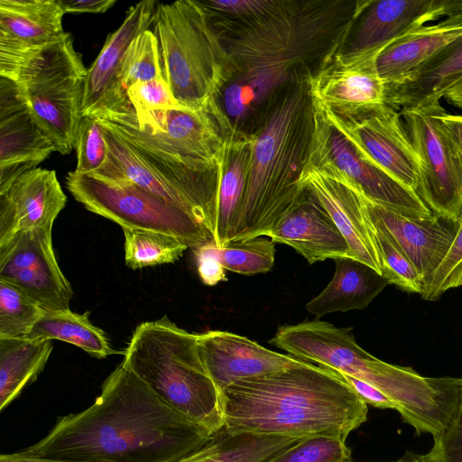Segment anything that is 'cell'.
<instances>
[{"label": "cell", "instance_id": "cell-46", "mask_svg": "<svg viewBox=\"0 0 462 462\" xmlns=\"http://www.w3.org/2000/svg\"><path fill=\"white\" fill-rule=\"evenodd\" d=\"M444 99L450 105L462 108V79L446 93Z\"/></svg>", "mask_w": 462, "mask_h": 462}, {"label": "cell", "instance_id": "cell-21", "mask_svg": "<svg viewBox=\"0 0 462 462\" xmlns=\"http://www.w3.org/2000/svg\"><path fill=\"white\" fill-rule=\"evenodd\" d=\"M67 197L55 171L35 168L0 194V247L19 232L52 229Z\"/></svg>", "mask_w": 462, "mask_h": 462}, {"label": "cell", "instance_id": "cell-18", "mask_svg": "<svg viewBox=\"0 0 462 462\" xmlns=\"http://www.w3.org/2000/svg\"><path fill=\"white\" fill-rule=\"evenodd\" d=\"M56 146L42 127L17 85L0 77V194L33 170Z\"/></svg>", "mask_w": 462, "mask_h": 462}, {"label": "cell", "instance_id": "cell-5", "mask_svg": "<svg viewBox=\"0 0 462 462\" xmlns=\"http://www.w3.org/2000/svg\"><path fill=\"white\" fill-rule=\"evenodd\" d=\"M122 364L157 396L197 425L216 435L224 429L221 394L201 360L198 334L166 315L141 323Z\"/></svg>", "mask_w": 462, "mask_h": 462}, {"label": "cell", "instance_id": "cell-14", "mask_svg": "<svg viewBox=\"0 0 462 462\" xmlns=\"http://www.w3.org/2000/svg\"><path fill=\"white\" fill-rule=\"evenodd\" d=\"M383 49L337 51L311 77L313 99L340 117L357 116L388 105V85L377 69Z\"/></svg>", "mask_w": 462, "mask_h": 462}, {"label": "cell", "instance_id": "cell-12", "mask_svg": "<svg viewBox=\"0 0 462 462\" xmlns=\"http://www.w3.org/2000/svg\"><path fill=\"white\" fill-rule=\"evenodd\" d=\"M313 104L314 126L305 167H332L353 182L369 201L402 215L415 218L433 215L415 191L365 157L328 120L314 99Z\"/></svg>", "mask_w": 462, "mask_h": 462}, {"label": "cell", "instance_id": "cell-44", "mask_svg": "<svg viewBox=\"0 0 462 462\" xmlns=\"http://www.w3.org/2000/svg\"><path fill=\"white\" fill-rule=\"evenodd\" d=\"M440 119L445 132L462 155V116L451 115L444 110Z\"/></svg>", "mask_w": 462, "mask_h": 462}, {"label": "cell", "instance_id": "cell-11", "mask_svg": "<svg viewBox=\"0 0 462 462\" xmlns=\"http://www.w3.org/2000/svg\"><path fill=\"white\" fill-rule=\"evenodd\" d=\"M440 101L401 111L420 161L416 193L434 215L458 222L462 208V155L444 130Z\"/></svg>", "mask_w": 462, "mask_h": 462}, {"label": "cell", "instance_id": "cell-22", "mask_svg": "<svg viewBox=\"0 0 462 462\" xmlns=\"http://www.w3.org/2000/svg\"><path fill=\"white\" fill-rule=\"evenodd\" d=\"M291 246L309 263L347 257L348 246L331 217L308 187L266 236Z\"/></svg>", "mask_w": 462, "mask_h": 462}, {"label": "cell", "instance_id": "cell-37", "mask_svg": "<svg viewBox=\"0 0 462 462\" xmlns=\"http://www.w3.org/2000/svg\"><path fill=\"white\" fill-rule=\"evenodd\" d=\"M77 166L82 174L97 172L107 160V145L103 127L95 116H82L76 140Z\"/></svg>", "mask_w": 462, "mask_h": 462}, {"label": "cell", "instance_id": "cell-39", "mask_svg": "<svg viewBox=\"0 0 462 462\" xmlns=\"http://www.w3.org/2000/svg\"><path fill=\"white\" fill-rule=\"evenodd\" d=\"M433 439L430 450L420 455L423 462H462V395L452 420Z\"/></svg>", "mask_w": 462, "mask_h": 462}, {"label": "cell", "instance_id": "cell-25", "mask_svg": "<svg viewBox=\"0 0 462 462\" xmlns=\"http://www.w3.org/2000/svg\"><path fill=\"white\" fill-rule=\"evenodd\" d=\"M460 36L462 11L411 31L380 52L379 75L387 84L398 82Z\"/></svg>", "mask_w": 462, "mask_h": 462}, {"label": "cell", "instance_id": "cell-42", "mask_svg": "<svg viewBox=\"0 0 462 462\" xmlns=\"http://www.w3.org/2000/svg\"><path fill=\"white\" fill-rule=\"evenodd\" d=\"M339 374L367 405L380 409L395 410L394 403L373 385L350 375Z\"/></svg>", "mask_w": 462, "mask_h": 462}, {"label": "cell", "instance_id": "cell-29", "mask_svg": "<svg viewBox=\"0 0 462 462\" xmlns=\"http://www.w3.org/2000/svg\"><path fill=\"white\" fill-rule=\"evenodd\" d=\"M53 348L52 340L0 337V411L44 369Z\"/></svg>", "mask_w": 462, "mask_h": 462}, {"label": "cell", "instance_id": "cell-31", "mask_svg": "<svg viewBox=\"0 0 462 462\" xmlns=\"http://www.w3.org/2000/svg\"><path fill=\"white\" fill-rule=\"evenodd\" d=\"M125 261L133 269L171 263L189 248L179 238L149 230L123 228Z\"/></svg>", "mask_w": 462, "mask_h": 462}, {"label": "cell", "instance_id": "cell-36", "mask_svg": "<svg viewBox=\"0 0 462 462\" xmlns=\"http://www.w3.org/2000/svg\"><path fill=\"white\" fill-rule=\"evenodd\" d=\"M351 450L346 441L326 436L309 437L265 462H347Z\"/></svg>", "mask_w": 462, "mask_h": 462}, {"label": "cell", "instance_id": "cell-3", "mask_svg": "<svg viewBox=\"0 0 462 462\" xmlns=\"http://www.w3.org/2000/svg\"><path fill=\"white\" fill-rule=\"evenodd\" d=\"M224 430L346 441L367 420V404L331 369L304 362L239 380L222 393Z\"/></svg>", "mask_w": 462, "mask_h": 462}, {"label": "cell", "instance_id": "cell-19", "mask_svg": "<svg viewBox=\"0 0 462 462\" xmlns=\"http://www.w3.org/2000/svg\"><path fill=\"white\" fill-rule=\"evenodd\" d=\"M158 2L141 1L131 6L122 24L106 39L87 70L81 116H96L119 106L126 97L121 71L132 42L153 23Z\"/></svg>", "mask_w": 462, "mask_h": 462}, {"label": "cell", "instance_id": "cell-38", "mask_svg": "<svg viewBox=\"0 0 462 462\" xmlns=\"http://www.w3.org/2000/svg\"><path fill=\"white\" fill-rule=\"evenodd\" d=\"M462 274V208L455 238L441 263L434 271L421 295L427 300L438 299L446 291L457 288Z\"/></svg>", "mask_w": 462, "mask_h": 462}, {"label": "cell", "instance_id": "cell-27", "mask_svg": "<svg viewBox=\"0 0 462 462\" xmlns=\"http://www.w3.org/2000/svg\"><path fill=\"white\" fill-rule=\"evenodd\" d=\"M334 275L326 288L306 304L317 319L333 312L363 310L389 284L375 270L350 257L335 259Z\"/></svg>", "mask_w": 462, "mask_h": 462}, {"label": "cell", "instance_id": "cell-30", "mask_svg": "<svg viewBox=\"0 0 462 462\" xmlns=\"http://www.w3.org/2000/svg\"><path fill=\"white\" fill-rule=\"evenodd\" d=\"M28 337L61 340L96 358L118 353L111 346L106 333L90 322L88 312L79 314L69 309L45 310Z\"/></svg>", "mask_w": 462, "mask_h": 462}, {"label": "cell", "instance_id": "cell-35", "mask_svg": "<svg viewBox=\"0 0 462 462\" xmlns=\"http://www.w3.org/2000/svg\"><path fill=\"white\" fill-rule=\"evenodd\" d=\"M162 77L158 41L150 29L140 33L130 44L121 71V83L126 90L139 82Z\"/></svg>", "mask_w": 462, "mask_h": 462}, {"label": "cell", "instance_id": "cell-40", "mask_svg": "<svg viewBox=\"0 0 462 462\" xmlns=\"http://www.w3.org/2000/svg\"><path fill=\"white\" fill-rule=\"evenodd\" d=\"M126 95L128 105L134 110L181 106L172 96L163 77L136 83L126 90Z\"/></svg>", "mask_w": 462, "mask_h": 462}, {"label": "cell", "instance_id": "cell-10", "mask_svg": "<svg viewBox=\"0 0 462 462\" xmlns=\"http://www.w3.org/2000/svg\"><path fill=\"white\" fill-rule=\"evenodd\" d=\"M66 186L88 210L122 228L170 235L192 249L213 240L189 213L130 181L70 171Z\"/></svg>", "mask_w": 462, "mask_h": 462}, {"label": "cell", "instance_id": "cell-26", "mask_svg": "<svg viewBox=\"0 0 462 462\" xmlns=\"http://www.w3.org/2000/svg\"><path fill=\"white\" fill-rule=\"evenodd\" d=\"M462 79V36L437 52L408 77L388 85V104L399 110L444 98Z\"/></svg>", "mask_w": 462, "mask_h": 462}, {"label": "cell", "instance_id": "cell-43", "mask_svg": "<svg viewBox=\"0 0 462 462\" xmlns=\"http://www.w3.org/2000/svg\"><path fill=\"white\" fill-rule=\"evenodd\" d=\"M62 12L69 13H90L102 14L111 8L116 0H57Z\"/></svg>", "mask_w": 462, "mask_h": 462}, {"label": "cell", "instance_id": "cell-1", "mask_svg": "<svg viewBox=\"0 0 462 462\" xmlns=\"http://www.w3.org/2000/svg\"><path fill=\"white\" fill-rule=\"evenodd\" d=\"M357 6L358 1L276 0L250 23L215 29L232 65L213 100L227 132L251 135L281 88L312 77L340 48Z\"/></svg>", "mask_w": 462, "mask_h": 462}, {"label": "cell", "instance_id": "cell-7", "mask_svg": "<svg viewBox=\"0 0 462 462\" xmlns=\"http://www.w3.org/2000/svg\"><path fill=\"white\" fill-rule=\"evenodd\" d=\"M99 122L107 145V160L93 175L127 180L157 195L189 213L214 236L219 163L196 162L162 152L131 141Z\"/></svg>", "mask_w": 462, "mask_h": 462}, {"label": "cell", "instance_id": "cell-16", "mask_svg": "<svg viewBox=\"0 0 462 462\" xmlns=\"http://www.w3.org/2000/svg\"><path fill=\"white\" fill-rule=\"evenodd\" d=\"M460 11L462 0H360L338 51L385 48L428 22Z\"/></svg>", "mask_w": 462, "mask_h": 462}, {"label": "cell", "instance_id": "cell-9", "mask_svg": "<svg viewBox=\"0 0 462 462\" xmlns=\"http://www.w3.org/2000/svg\"><path fill=\"white\" fill-rule=\"evenodd\" d=\"M95 116L131 141L201 163H219L228 136L212 102L200 109L179 106L134 110L126 97Z\"/></svg>", "mask_w": 462, "mask_h": 462}, {"label": "cell", "instance_id": "cell-23", "mask_svg": "<svg viewBox=\"0 0 462 462\" xmlns=\"http://www.w3.org/2000/svg\"><path fill=\"white\" fill-rule=\"evenodd\" d=\"M366 203L371 219L384 227L417 268L425 288L447 254L457 231L458 222L434 214L425 218L411 217L376 205L367 199Z\"/></svg>", "mask_w": 462, "mask_h": 462}, {"label": "cell", "instance_id": "cell-15", "mask_svg": "<svg viewBox=\"0 0 462 462\" xmlns=\"http://www.w3.org/2000/svg\"><path fill=\"white\" fill-rule=\"evenodd\" d=\"M51 232H19L1 246L0 281L19 288L45 310H68L73 291L57 262Z\"/></svg>", "mask_w": 462, "mask_h": 462}, {"label": "cell", "instance_id": "cell-47", "mask_svg": "<svg viewBox=\"0 0 462 462\" xmlns=\"http://www.w3.org/2000/svg\"><path fill=\"white\" fill-rule=\"evenodd\" d=\"M347 462H357L354 461L352 458ZM392 462H423L420 455H417L413 452L407 451L404 456H402L400 459L392 461Z\"/></svg>", "mask_w": 462, "mask_h": 462}, {"label": "cell", "instance_id": "cell-28", "mask_svg": "<svg viewBox=\"0 0 462 462\" xmlns=\"http://www.w3.org/2000/svg\"><path fill=\"white\" fill-rule=\"evenodd\" d=\"M252 135L232 133L226 137L219 162L217 226L213 236L220 248L227 243L233 222L242 204L249 176Z\"/></svg>", "mask_w": 462, "mask_h": 462}, {"label": "cell", "instance_id": "cell-45", "mask_svg": "<svg viewBox=\"0 0 462 462\" xmlns=\"http://www.w3.org/2000/svg\"><path fill=\"white\" fill-rule=\"evenodd\" d=\"M0 462H80L68 459H59L51 457H42L23 453L22 451L15 453L1 454Z\"/></svg>", "mask_w": 462, "mask_h": 462}, {"label": "cell", "instance_id": "cell-41", "mask_svg": "<svg viewBox=\"0 0 462 462\" xmlns=\"http://www.w3.org/2000/svg\"><path fill=\"white\" fill-rule=\"evenodd\" d=\"M199 275L206 285L213 286L226 281V269L217 255V246L211 240L193 249Z\"/></svg>", "mask_w": 462, "mask_h": 462}, {"label": "cell", "instance_id": "cell-6", "mask_svg": "<svg viewBox=\"0 0 462 462\" xmlns=\"http://www.w3.org/2000/svg\"><path fill=\"white\" fill-rule=\"evenodd\" d=\"M153 32L162 77L178 103L208 106L232 76V65L199 1L157 4Z\"/></svg>", "mask_w": 462, "mask_h": 462}, {"label": "cell", "instance_id": "cell-20", "mask_svg": "<svg viewBox=\"0 0 462 462\" xmlns=\"http://www.w3.org/2000/svg\"><path fill=\"white\" fill-rule=\"evenodd\" d=\"M199 351L207 373L221 393L243 379L299 365L306 361L270 350L227 331L198 334Z\"/></svg>", "mask_w": 462, "mask_h": 462}, {"label": "cell", "instance_id": "cell-2", "mask_svg": "<svg viewBox=\"0 0 462 462\" xmlns=\"http://www.w3.org/2000/svg\"><path fill=\"white\" fill-rule=\"evenodd\" d=\"M213 437L121 363L88 408L59 418L45 437L20 451L80 462H175Z\"/></svg>", "mask_w": 462, "mask_h": 462}, {"label": "cell", "instance_id": "cell-17", "mask_svg": "<svg viewBox=\"0 0 462 462\" xmlns=\"http://www.w3.org/2000/svg\"><path fill=\"white\" fill-rule=\"evenodd\" d=\"M301 183L317 196L348 246L347 257L382 274L375 227L366 198L343 173L329 167H305Z\"/></svg>", "mask_w": 462, "mask_h": 462}, {"label": "cell", "instance_id": "cell-34", "mask_svg": "<svg viewBox=\"0 0 462 462\" xmlns=\"http://www.w3.org/2000/svg\"><path fill=\"white\" fill-rule=\"evenodd\" d=\"M382 264V275L389 283L410 292L422 293L424 281L417 268L394 243L384 227L371 219Z\"/></svg>", "mask_w": 462, "mask_h": 462}, {"label": "cell", "instance_id": "cell-13", "mask_svg": "<svg viewBox=\"0 0 462 462\" xmlns=\"http://www.w3.org/2000/svg\"><path fill=\"white\" fill-rule=\"evenodd\" d=\"M319 106L328 120L365 157L417 191L420 161L399 109L388 104L357 116L340 117Z\"/></svg>", "mask_w": 462, "mask_h": 462}, {"label": "cell", "instance_id": "cell-24", "mask_svg": "<svg viewBox=\"0 0 462 462\" xmlns=\"http://www.w3.org/2000/svg\"><path fill=\"white\" fill-rule=\"evenodd\" d=\"M63 15L57 0H1L0 69L60 40Z\"/></svg>", "mask_w": 462, "mask_h": 462}, {"label": "cell", "instance_id": "cell-33", "mask_svg": "<svg viewBox=\"0 0 462 462\" xmlns=\"http://www.w3.org/2000/svg\"><path fill=\"white\" fill-rule=\"evenodd\" d=\"M217 255L226 270L241 274H255L273 268L275 247L271 239L258 236L232 241L223 247H217Z\"/></svg>", "mask_w": 462, "mask_h": 462}, {"label": "cell", "instance_id": "cell-4", "mask_svg": "<svg viewBox=\"0 0 462 462\" xmlns=\"http://www.w3.org/2000/svg\"><path fill=\"white\" fill-rule=\"evenodd\" d=\"M310 79L281 88L251 134L247 185L227 243L266 236L303 190L314 126Z\"/></svg>", "mask_w": 462, "mask_h": 462}, {"label": "cell", "instance_id": "cell-8", "mask_svg": "<svg viewBox=\"0 0 462 462\" xmlns=\"http://www.w3.org/2000/svg\"><path fill=\"white\" fill-rule=\"evenodd\" d=\"M87 70L67 32L0 69V77L17 85L56 152L63 155L76 147Z\"/></svg>", "mask_w": 462, "mask_h": 462}, {"label": "cell", "instance_id": "cell-48", "mask_svg": "<svg viewBox=\"0 0 462 462\" xmlns=\"http://www.w3.org/2000/svg\"><path fill=\"white\" fill-rule=\"evenodd\" d=\"M459 286H462V274H461V276H460V278H459V280H458V282L457 283V287H459Z\"/></svg>", "mask_w": 462, "mask_h": 462}, {"label": "cell", "instance_id": "cell-32", "mask_svg": "<svg viewBox=\"0 0 462 462\" xmlns=\"http://www.w3.org/2000/svg\"><path fill=\"white\" fill-rule=\"evenodd\" d=\"M45 310L19 288L0 281V337H26Z\"/></svg>", "mask_w": 462, "mask_h": 462}]
</instances>
